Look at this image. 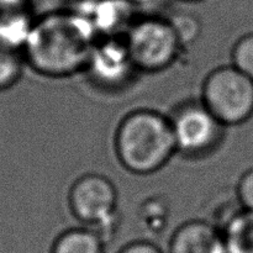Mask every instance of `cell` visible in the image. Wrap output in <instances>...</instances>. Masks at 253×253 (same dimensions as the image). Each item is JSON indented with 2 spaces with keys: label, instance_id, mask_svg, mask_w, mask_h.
Masks as SVG:
<instances>
[{
  "label": "cell",
  "instance_id": "obj_1",
  "mask_svg": "<svg viewBox=\"0 0 253 253\" xmlns=\"http://www.w3.org/2000/svg\"><path fill=\"white\" fill-rule=\"evenodd\" d=\"M98 37L81 11H56L34 22L24 48L34 71L59 78L85 69Z\"/></svg>",
  "mask_w": 253,
  "mask_h": 253
},
{
  "label": "cell",
  "instance_id": "obj_2",
  "mask_svg": "<svg viewBox=\"0 0 253 253\" xmlns=\"http://www.w3.org/2000/svg\"><path fill=\"white\" fill-rule=\"evenodd\" d=\"M115 152L128 172L146 175L160 170L177 152L169 118L150 109L131 111L118 126Z\"/></svg>",
  "mask_w": 253,
  "mask_h": 253
},
{
  "label": "cell",
  "instance_id": "obj_3",
  "mask_svg": "<svg viewBox=\"0 0 253 253\" xmlns=\"http://www.w3.org/2000/svg\"><path fill=\"white\" fill-rule=\"evenodd\" d=\"M124 39L136 69L150 73L172 66L183 47L170 20L158 16L131 22Z\"/></svg>",
  "mask_w": 253,
  "mask_h": 253
},
{
  "label": "cell",
  "instance_id": "obj_4",
  "mask_svg": "<svg viewBox=\"0 0 253 253\" xmlns=\"http://www.w3.org/2000/svg\"><path fill=\"white\" fill-rule=\"evenodd\" d=\"M202 103L225 127L241 125L253 115V79L232 64L219 67L205 78Z\"/></svg>",
  "mask_w": 253,
  "mask_h": 253
},
{
  "label": "cell",
  "instance_id": "obj_5",
  "mask_svg": "<svg viewBox=\"0 0 253 253\" xmlns=\"http://www.w3.org/2000/svg\"><path fill=\"white\" fill-rule=\"evenodd\" d=\"M118 190L105 175L89 173L76 180L69 190L72 214L105 241L118 221Z\"/></svg>",
  "mask_w": 253,
  "mask_h": 253
},
{
  "label": "cell",
  "instance_id": "obj_6",
  "mask_svg": "<svg viewBox=\"0 0 253 253\" xmlns=\"http://www.w3.org/2000/svg\"><path fill=\"white\" fill-rule=\"evenodd\" d=\"M177 152L198 158L211 153L224 137L225 126L202 101L184 103L169 116Z\"/></svg>",
  "mask_w": 253,
  "mask_h": 253
},
{
  "label": "cell",
  "instance_id": "obj_7",
  "mask_svg": "<svg viewBox=\"0 0 253 253\" xmlns=\"http://www.w3.org/2000/svg\"><path fill=\"white\" fill-rule=\"evenodd\" d=\"M91 81L105 89L121 88L137 71L124 36L99 40L85 67Z\"/></svg>",
  "mask_w": 253,
  "mask_h": 253
},
{
  "label": "cell",
  "instance_id": "obj_8",
  "mask_svg": "<svg viewBox=\"0 0 253 253\" xmlns=\"http://www.w3.org/2000/svg\"><path fill=\"white\" fill-rule=\"evenodd\" d=\"M168 253H226L221 230L203 220H192L178 227Z\"/></svg>",
  "mask_w": 253,
  "mask_h": 253
},
{
  "label": "cell",
  "instance_id": "obj_9",
  "mask_svg": "<svg viewBox=\"0 0 253 253\" xmlns=\"http://www.w3.org/2000/svg\"><path fill=\"white\" fill-rule=\"evenodd\" d=\"M226 253H253V212L242 209L221 230Z\"/></svg>",
  "mask_w": 253,
  "mask_h": 253
},
{
  "label": "cell",
  "instance_id": "obj_10",
  "mask_svg": "<svg viewBox=\"0 0 253 253\" xmlns=\"http://www.w3.org/2000/svg\"><path fill=\"white\" fill-rule=\"evenodd\" d=\"M49 253H105V241L89 227H78L62 232Z\"/></svg>",
  "mask_w": 253,
  "mask_h": 253
},
{
  "label": "cell",
  "instance_id": "obj_11",
  "mask_svg": "<svg viewBox=\"0 0 253 253\" xmlns=\"http://www.w3.org/2000/svg\"><path fill=\"white\" fill-rule=\"evenodd\" d=\"M21 72L22 61L16 49L0 44V90L14 85Z\"/></svg>",
  "mask_w": 253,
  "mask_h": 253
},
{
  "label": "cell",
  "instance_id": "obj_12",
  "mask_svg": "<svg viewBox=\"0 0 253 253\" xmlns=\"http://www.w3.org/2000/svg\"><path fill=\"white\" fill-rule=\"evenodd\" d=\"M232 66L253 79V32L240 37L231 53Z\"/></svg>",
  "mask_w": 253,
  "mask_h": 253
},
{
  "label": "cell",
  "instance_id": "obj_13",
  "mask_svg": "<svg viewBox=\"0 0 253 253\" xmlns=\"http://www.w3.org/2000/svg\"><path fill=\"white\" fill-rule=\"evenodd\" d=\"M169 20L183 46L187 43H192L199 36L200 24L193 15L178 14L170 17Z\"/></svg>",
  "mask_w": 253,
  "mask_h": 253
},
{
  "label": "cell",
  "instance_id": "obj_14",
  "mask_svg": "<svg viewBox=\"0 0 253 253\" xmlns=\"http://www.w3.org/2000/svg\"><path fill=\"white\" fill-rule=\"evenodd\" d=\"M236 195L242 209L253 212V168L240 178Z\"/></svg>",
  "mask_w": 253,
  "mask_h": 253
},
{
  "label": "cell",
  "instance_id": "obj_15",
  "mask_svg": "<svg viewBox=\"0 0 253 253\" xmlns=\"http://www.w3.org/2000/svg\"><path fill=\"white\" fill-rule=\"evenodd\" d=\"M118 253H165L157 245L150 241H132L121 247Z\"/></svg>",
  "mask_w": 253,
  "mask_h": 253
},
{
  "label": "cell",
  "instance_id": "obj_16",
  "mask_svg": "<svg viewBox=\"0 0 253 253\" xmlns=\"http://www.w3.org/2000/svg\"><path fill=\"white\" fill-rule=\"evenodd\" d=\"M125 1H127L128 4H131L132 6H136V5L148 4V2H152V1H155V0H125Z\"/></svg>",
  "mask_w": 253,
  "mask_h": 253
},
{
  "label": "cell",
  "instance_id": "obj_17",
  "mask_svg": "<svg viewBox=\"0 0 253 253\" xmlns=\"http://www.w3.org/2000/svg\"><path fill=\"white\" fill-rule=\"evenodd\" d=\"M179 1H183V2H202V1H204V0H179Z\"/></svg>",
  "mask_w": 253,
  "mask_h": 253
},
{
  "label": "cell",
  "instance_id": "obj_18",
  "mask_svg": "<svg viewBox=\"0 0 253 253\" xmlns=\"http://www.w3.org/2000/svg\"><path fill=\"white\" fill-rule=\"evenodd\" d=\"M82 1H89V0H82Z\"/></svg>",
  "mask_w": 253,
  "mask_h": 253
}]
</instances>
